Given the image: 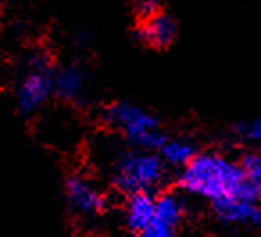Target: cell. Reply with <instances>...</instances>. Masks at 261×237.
<instances>
[{
  "label": "cell",
  "mask_w": 261,
  "mask_h": 237,
  "mask_svg": "<svg viewBox=\"0 0 261 237\" xmlns=\"http://www.w3.org/2000/svg\"><path fill=\"white\" fill-rule=\"evenodd\" d=\"M218 219L229 225H259L261 209L252 200H229L213 205Z\"/></svg>",
  "instance_id": "9"
},
{
  "label": "cell",
  "mask_w": 261,
  "mask_h": 237,
  "mask_svg": "<svg viewBox=\"0 0 261 237\" xmlns=\"http://www.w3.org/2000/svg\"><path fill=\"white\" fill-rule=\"evenodd\" d=\"M56 66L43 52L31 55L23 75L16 84L15 98L20 112L25 116L36 114L54 97Z\"/></svg>",
  "instance_id": "4"
},
{
  "label": "cell",
  "mask_w": 261,
  "mask_h": 237,
  "mask_svg": "<svg viewBox=\"0 0 261 237\" xmlns=\"http://www.w3.org/2000/svg\"><path fill=\"white\" fill-rule=\"evenodd\" d=\"M240 166H242L249 184L261 196V154L259 152H250V154L243 155Z\"/></svg>",
  "instance_id": "11"
},
{
  "label": "cell",
  "mask_w": 261,
  "mask_h": 237,
  "mask_svg": "<svg viewBox=\"0 0 261 237\" xmlns=\"http://www.w3.org/2000/svg\"><path fill=\"white\" fill-rule=\"evenodd\" d=\"M138 237H177V226L154 216L150 225L142 233H138Z\"/></svg>",
  "instance_id": "12"
},
{
  "label": "cell",
  "mask_w": 261,
  "mask_h": 237,
  "mask_svg": "<svg viewBox=\"0 0 261 237\" xmlns=\"http://www.w3.org/2000/svg\"><path fill=\"white\" fill-rule=\"evenodd\" d=\"M156 214V193H133L125 196L123 221L133 233H142Z\"/></svg>",
  "instance_id": "8"
},
{
  "label": "cell",
  "mask_w": 261,
  "mask_h": 237,
  "mask_svg": "<svg viewBox=\"0 0 261 237\" xmlns=\"http://www.w3.org/2000/svg\"><path fill=\"white\" fill-rule=\"evenodd\" d=\"M88 93V73L83 66L65 65L56 68L54 79V95L63 102L68 104H81Z\"/></svg>",
  "instance_id": "7"
},
{
  "label": "cell",
  "mask_w": 261,
  "mask_h": 237,
  "mask_svg": "<svg viewBox=\"0 0 261 237\" xmlns=\"http://www.w3.org/2000/svg\"><path fill=\"white\" fill-rule=\"evenodd\" d=\"M65 196L72 212L83 218H97L108 209V196L86 176L72 175L65 182Z\"/></svg>",
  "instance_id": "5"
},
{
  "label": "cell",
  "mask_w": 261,
  "mask_h": 237,
  "mask_svg": "<svg viewBox=\"0 0 261 237\" xmlns=\"http://www.w3.org/2000/svg\"><path fill=\"white\" fill-rule=\"evenodd\" d=\"M133 9L140 20H145L161 11V0H133Z\"/></svg>",
  "instance_id": "13"
},
{
  "label": "cell",
  "mask_w": 261,
  "mask_h": 237,
  "mask_svg": "<svg viewBox=\"0 0 261 237\" xmlns=\"http://www.w3.org/2000/svg\"><path fill=\"white\" fill-rule=\"evenodd\" d=\"M168 175L167 162L158 152L130 146L122 150L113 161L111 180L116 191L127 194L156 193Z\"/></svg>",
  "instance_id": "2"
},
{
  "label": "cell",
  "mask_w": 261,
  "mask_h": 237,
  "mask_svg": "<svg viewBox=\"0 0 261 237\" xmlns=\"http://www.w3.org/2000/svg\"><path fill=\"white\" fill-rule=\"evenodd\" d=\"M102 122L118 132L127 144L142 150L158 152L167 136L161 130L160 120L140 105L130 102H113L102 109Z\"/></svg>",
  "instance_id": "3"
},
{
  "label": "cell",
  "mask_w": 261,
  "mask_h": 237,
  "mask_svg": "<svg viewBox=\"0 0 261 237\" xmlns=\"http://www.w3.org/2000/svg\"><path fill=\"white\" fill-rule=\"evenodd\" d=\"M177 186L185 193L211 201V205L229 200H261L247 180L240 162L213 152L197 154L181 169Z\"/></svg>",
  "instance_id": "1"
},
{
  "label": "cell",
  "mask_w": 261,
  "mask_h": 237,
  "mask_svg": "<svg viewBox=\"0 0 261 237\" xmlns=\"http://www.w3.org/2000/svg\"><path fill=\"white\" fill-rule=\"evenodd\" d=\"M238 134L249 141H261V116L238 125Z\"/></svg>",
  "instance_id": "14"
},
{
  "label": "cell",
  "mask_w": 261,
  "mask_h": 237,
  "mask_svg": "<svg viewBox=\"0 0 261 237\" xmlns=\"http://www.w3.org/2000/svg\"><path fill=\"white\" fill-rule=\"evenodd\" d=\"M158 154L167 162L168 168L182 169L186 164H190V161L199 152H197L195 143L186 139V137H167L161 148L158 150Z\"/></svg>",
  "instance_id": "10"
},
{
  "label": "cell",
  "mask_w": 261,
  "mask_h": 237,
  "mask_svg": "<svg viewBox=\"0 0 261 237\" xmlns=\"http://www.w3.org/2000/svg\"><path fill=\"white\" fill-rule=\"evenodd\" d=\"M135 38L143 47L167 48L177 38V22L174 16L160 11L149 18L140 20L135 29Z\"/></svg>",
  "instance_id": "6"
}]
</instances>
